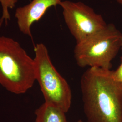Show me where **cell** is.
I'll return each instance as SVG.
<instances>
[{
    "label": "cell",
    "mask_w": 122,
    "mask_h": 122,
    "mask_svg": "<svg viewBox=\"0 0 122 122\" xmlns=\"http://www.w3.org/2000/svg\"><path fill=\"white\" fill-rule=\"evenodd\" d=\"M116 1L122 6V0H116Z\"/></svg>",
    "instance_id": "cell-10"
},
{
    "label": "cell",
    "mask_w": 122,
    "mask_h": 122,
    "mask_svg": "<svg viewBox=\"0 0 122 122\" xmlns=\"http://www.w3.org/2000/svg\"><path fill=\"white\" fill-rule=\"evenodd\" d=\"M81 89L87 122H122V88L111 70L89 67L81 76Z\"/></svg>",
    "instance_id": "cell-1"
},
{
    "label": "cell",
    "mask_w": 122,
    "mask_h": 122,
    "mask_svg": "<svg viewBox=\"0 0 122 122\" xmlns=\"http://www.w3.org/2000/svg\"><path fill=\"white\" fill-rule=\"evenodd\" d=\"M121 49L122 51V35L121 36Z\"/></svg>",
    "instance_id": "cell-11"
},
{
    "label": "cell",
    "mask_w": 122,
    "mask_h": 122,
    "mask_svg": "<svg viewBox=\"0 0 122 122\" xmlns=\"http://www.w3.org/2000/svg\"><path fill=\"white\" fill-rule=\"evenodd\" d=\"M18 0H0L2 7V15L0 19V26L5 22L6 25L10 20L9 9H13L15 7Z\"/></svg>",
    "instance_id": "cell-8"
},
{
    "label": "cell",
    "mask_w": 122,
    "mask_h": 122,
    "mask_svg": "<svg viewBox=\"0 0 122 122\" xmlns=\"http://www.w3.org/2000/svg\"><path fill=\"white\" fill-rule=\"evenodd\" d=\"M76 122H84L81 119H79Z\"/></svg>",
    "instance_id": "cell-12"
},
{
    "label": "cell",
    "mask_w": 122,
    "mask_h": 122,
    "mask_svg": "<svg viewBox=\"0 0 122 122\" xmlns=\"http://www.w3.org/2000/svg\"><path fill=\"white\" fill-rule=\"evenodd\" d=\"M112 74L114 80L122 88V56L119 66L116 70L112 71Z\"/></svg>",
    "instance_id": "cell-9"
},
{
    "label": "cell",
    "mask_w": 122,
    "mask_h": 122,
    "mask_svg": "<svg viewBox=\"0 0 122 122\" xmlns=\"http://www.w3.org/2000/svg\"><path fill=\"white\" fill-rule=\"evenodd\" d=\"M66 113L61 109L44 102L35 111V122H66Z\"/></svg>",
    "instance_id": "cell-7"
},
{
    "label": "cell",
    "mask_w": 122,
    "mask_h": 122,
    "mask_svg": "<svg viewBox=\"0 0 122 122\" xmlns=\"http://www.w3.org/2000/svg\"><path fill=\"white\" fill-rule=\"evenodd\" d=\"M64 20L76 44L104 29L107 24L102 16L81 2L62 1Z\"/></svg>",
    "instance_id": "cell-5"
},
{
    "label": "cell",
    "mask_w": 122,
    "mask_h": 122,
    "mask_svg": "<svg viewBox=\"0 0 122 122\" xmlns=\"http://www.w3.org/2000/svg\"><path fill=\"white\" fill-rule=\"evenodd\" d=\"M34 52L35 80L39 84L44 102L67 113L72 100L69 85L53 65L44 44H37Z\"/></svg>",
    "instance_id": "cell-4"
},
{
    "label": "cell",
    "mask_w": 122,
    "mask_h": 122,
    "mask_svg": "<svg viewBox=\"0 0 122 122\" xmlns=\"http://www.w3.org/2000/svg\"><path fill=\"white\" fill-rule=\"evenodd\" d=\"M69 122V121H67V122Z\"/></svg>",
    "instance_id": "cell-13"
},
{
    "label": "cell",
    "mask_w": 122,
    "mask_h": 122,
    "mask_svg": "<svg viewBox=\"0 0 122 122\" xmlns=\"http://www.w3.org/2000/svg\"><path fill=\"white\" fill-rule=\"evenodd\" d=\"M62 0H33L30 3L15 10L19 30L23 34L32 37L31 27L43 16L48 8L60 5Z\"/></svg>",
    "instance_id": "cell-6"
},
{
    "label": "cell",
    "mask_w": 122,
    "mask_h": 122,
    "mask_svg": "<svg viewBox=\"0 0 122 122\" xmlns=\"http://www.w3.org/2000/svg\"><path fill=\"white\" fill-rule=\"evenodd\" d=\"M35 80L34 58L18 42L0 36V84L16 95L26 93Z\"/></svg>",
    "instance_id": "cell-2"
},
{
    "label": "cell",
    "mask_w": 122,
    "mask_h": 122,
    "mask_svg": "<svg viewBox=\"0 0 122 122\" xmlns=\"http://www.w3.org/2000/svg\"><path fill=\"white\" fill-rule=\"evenodd\" d=\"M122 34L113 24L77 43L74 57L81 67L110 70L111 62L121 48Z\"/></svg>",
    "instance_id": "cell-3"
}]
</instances>
